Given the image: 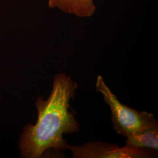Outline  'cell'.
Instances as JSON below:
<instances>
[{
  "label": "cell",
  "mask_w": 158,
  "mask_h": 158,
  "mask_svg": "<svg viewBox=\"0 0 158 158\" xmlns=\"http://www.w3.org/2000/svg\"><path fill=\"white\" fill-rule=\"evenodd\" d=\"M77 87V83L66 74L55 76L48 99L44 100L40 97L36 102L37 122L23 128L19 142L22 157L40 158L50 149L58 152L67 149L68 143L63 135L77 132L80 129L73 113L69 111L70 101Z\"/></svg>",
  "instance_id": "cell-1"
},
{
  "label": "cell",
  "mask_w": 158,
  "mask_h": 158,
  "mask_svg": "<svg viewBox=\"0 0 158 158\" xmlns=\"http://www.w3.org/2000/svg\"><path fill=\"white\" fill-rule=\"evenodd\" d=\"M96 88L110 107L113 128L119 134L127 137L158 124L152 114L137 111L119 102L100 75L97 77Z\"/></svg>",
  "instance_id": "cell-2"
},
{
  "label": "cell",
  "mask_w": 158,
  "mask_h": 158,
  "mask_svg": "<svg viewBox=\"0 0 158 158\" xmlns=\"http://www.w3.org/2000/svg\"><path fill=\"white\" fill-rule=\"evenodd\" d=\"M48 5L51 8L57 7L63 12L80 17H91L96 9L93 0H49Z\"/></svg>",
  "instance_id": "cell-4"
},
{
  "label": "cell",
  "mask_w": 158,
  "mask_h": 158,
  "mask_svg": "<svg viewBox=\"0 0 158 158\" xmlns=\"http://www.w3.org/2000/svg\"><path fill=\"white\" fill-rule=\"evenodd\" d=\"M74 158H148L152 157L155 151L125 145L119 147L101 141L89 142L80 146L68 145Z\"/></svg>",
  "instance_id": "cell-3"
},
{
  "label": "cell",
  "mask_w": 158,
  "mask_h": 158,
  "mask_svg": "<svg viewBox=\"0 0 158 158\" xmlns=\"http://www.w3.org/2000/svg\"><path fill=\"white\" fill-rule=\"evenodd\" d=\"M126 145L157 152L158 149V124L142 132L128 136Z\"/></svg>",
  "instance_id": "cell-5"
}]
</instances>
